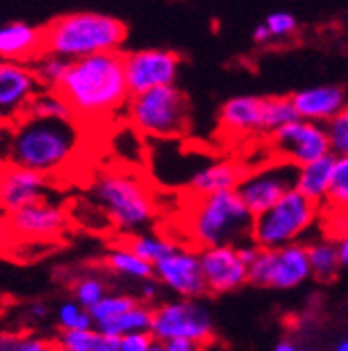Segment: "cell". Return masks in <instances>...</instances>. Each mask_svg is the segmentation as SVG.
Returning <instances> with one entry per match:
<instances>
[{"label": "cell", "mask_w": 348, "mask_h": 351, "mask_svg": "<svg viewBox=\"0 0 348 351\" xmlns=\"http://www.w3.org/2000/svg\"><path fill=\"white\" fill-rule=\"evenodd\" d=\"M161 285L150 278V280H144V282H138V295H134L140 303L144 305H150L155 307L157 303H161Z\"/></svg>", "instance_id": "cell-39"}, {"label": "cell", "mask_w": 348, "mask_h": 351, "mask_svg": "<svg viewBox=\"0 0 348 351\" xmlns=\"http://www.w3.org/2000/svg\"><path fill=\"white\" fill-rule=\"evenodd\" d=\"M109 293V285L103 276L98 274H79L71 282V295L73 301H77L85 310H92V307Z\"/></svg>", "instance_id": "cell-31"}, {"label": "cell", "mask_w": 348, "mask_h": 351, "mask_svg": "<svg viewBox=\"0 0 348 351\" xmlns=\"http://www.w3.org/2000/svg\"><path fill=\"white\" fill-rule=\"evenodd\" d=\"M209 345L192 343V341H169L161 345V351H206Z\"/></svg>", "instance_id": "cell-40"}, {"label": "cell", "mask_w": 348, "mask_h": 351, "mask_svg": "<svg viewBox=\"0 0 348 351\" xmlns=\"http://www.w3.org/2000/svg\"><path fill=\"white\" fill-rule=\"evenodd\" d=\"M152 351H161V345H159V343H157V345H155V347H152Z\"/></svg>", "instance_id": "cell-49"}, {"label": "cell", "mask_w": 348, "mask_h": 351, "mask_svg": "<svg viewBox=\"0 0 348 351\" xmlns=\"http://www.w3.org/2000/svg\"><path fill=\"white\" fill-rule=\"evenodd\" d=\"M180 67L182 59L165 49H142L123 55V73L129 97L163 86H176Z\"/></svg>", "instance_id": "cell-11"}, {"label": "cell", "mask_w": 348, "mask_h": 351, "mask_svg": "<svg viewBox=\"0 0 348 351\" xmlns=\"http://www.w3.org/2000/svg\"><path fill=\"white\" fill-rule=\"evenodd\" d=\"M40 90L31 65L0 59V115L9 121L19 119Z\"/></svg>", "instance_id": "cell-16"}, {"label": "cell", "mask_w": 348, "mask_h": 351, "mask_svg": "<svg viewBox=\"0 0 348 351\" xmlns=\"http://www.w3.org/2000/svg\"><path fill=\"white\" fill-rule=\"evenodd\" d=\"M44 53V32L25 21L0 25V59L31 65Z\"/></svg>", "instance_id": "cell-18"}, {"label": "cell", "mask_w": 348, "mask_h": 351, "mask_svg": "<svg viewBox=\"0 0 348 351\" xmlns=\"http://www.w3.org/2000/svg\"><path fill=\"white\" fill-rule=\"evenodd\" d=\"M11 245V230H9V213L0 209V255Z\"/></svg>", "instance_id": "cell-42"}, {"label": "cell", "mask_w": 348, "mask_h": 351, "mask_svg": "<svg viewBox=\"0 0 348 351\" xmlns=\"http://www.w3.org/2000/svg\"><path fill=\"white\" fill-rule=\"evenodd\" d=\"M325 205L348 215V157H336L332 186Z\"/></svg>", "instance_id": "cell-34"}, {"label": "cell", "mask_w": 348, "mask_h": 351, "mask_svg": "<svg viewBox=\"0 0 348 351\" xmlns=\"http://www.w3.org/2000/svg\"><path fill=\"white\" fill-rule=\"evenodd\" d=\"M23 115H31L38 119H59V121H71L73 119L67 103L61 99V95L57 90H40Z\"/></svg>", "instance_id": "cell-28"}, {"label": "cell", "mask_w": 348, "mask_h": 351, "mask_svg": "<svg viewBox=\"0 0 348 351\" xmlns=\"http://www.w3.org/2000/svg\"><path fill=\"white\" fill-rule=\"evenodd\" d=\"M290 101L298 119L321 123V125H325L334 115H338L346 105V97L338 86L304 88V90L292 95Z\"/></svg>", "instance_id": "cell-19"}, {"label": "cell", "mask_w": 348, "mask_h": 351, "mask_svg": "<svg viewBox=\"0 0 348 351\" xmlns=\"http://www.w3.org/2000/svg\"><path fill=\"white\" fill-rule=\"evenodd\" d=\"M200 268L206 295H226L248 285V266L238 247L200 249Z\"/></svg>", "instance_id": "cell-15"}, {"label": "cell", "mask_w": 348, "mask_h": 351, "mask_svg": "<svg viewBox=\"0 0 348 351\" xmlns=\"http://www.w3.org/2000/svg\"><path fill=\"white\" fill-rule=\"evenodd\" d=\"M157 341L150 332H134L119 339V351H152Z\"/></svg>", "instance_id": "cell-38"}, {"label": "cell", "mask_w": 348, "mask_h": 351, "mask_svg": "<svg viewBox=\"0 0 348 351\" xmlns=\"http://www.w3.org/2000/svg\"><path fill=\"white\" fill-rule=\"evenodd\" d=\"M152 268L155 280L161 285V289L173 293L178 299H200L206 295L200 268V251L188 243H180Z\"/></svg>", "instance_id": "cell-13"}, {"label": "cell", "mask_w": 348, "mask_h": 351, "mask_svg": "<svg viewBox=\"0 0 348 351\" xmlns=\"http://www.w3.org/2000/svg\"><path fill=\"white\" fill-rule=\"evenodd\" d=\"M69 63L67 59H61L57 55H51V53H42L34 63H31V69L42 86V90H57L61 80L65 77L67 69H69Z\"/></svg>", "instance_id": "cell-30"}, {"label": "cell", "mask_w": 348, "mask_h": 351, "mask_svg": "<svg viewBox=\"0 0 348 351\" xmlns=\"http://www.w3.org/2000/svg\"><path fill=\"white\" fill-rule=\"evenodd\" d=\"M294 119H298V117H296L290 97L263 99V132L265 134H271V132L280 130L282 125H286Z\"/></svg>", "instance_id": "cell-33"}, {"label": "cell", "mask_w": 348, "mask_h": 351, "mask_svg": "<svg viewBox=\"0 0 348 351\" xmlns=\"http://www.w3.org/2000/svg\"><path fill=\"white\" fill-rule=\"evenodd\" d=\"M88 199L123 239L150 230L159 219V199L152 184L134 169L105 167L88 184Z\"/></svg>", "instance_id": "cell-3"}, {"label": "cell", "mask_w": 348, "mask_h": 351, "mask_svg": "<svg viewBox=\"0 0 348 351\" xmlns=\"http://www.w3.org/2000/svg\"><path fill=\"white\" fill-rule=\"evenodd\" d=\"M300 351H311V349H300Z\"/></svg>", "instance_id": "cell-50"}, {"label": "cell", "mask_w": 348, "mask_h": 351, "mask_svg": "<svg viewBox=\"0 0 348 351\" xmlns=\"http://www.w3.org/2000/svg\"><path fill=\"white\" fill-rule=\"evenodd\" d=\"M55 351H69V349H65V347H59V345H57V349H55Z\"/></svg>", "instance_id": "cell-48"}, {"label": "cell", "mask_w": 348, "mask_h": 351, "mask_svg": "<svg viewBox=\"0 0 348 351\" xmlns=\"http://www.w3.org/2000/svg\"><path fill=\"white\" fill-rule=\"evenodd\" d=\"M150 322H152V307L138 301L132 310H127L115 320L98 326L96 330H101L103 335L121 339L125 335H134V332H150Z\"/></svg>", "instance_id": "cell-25"}, {"label": "cell", "mask_w": 348, "mask_h": 351, "mask_svg": "<svg viewBox=\"0 0 348 351\" xmlns=\"http://www.w3.org/2000/svg\"><path fill=\"white\" fill-rule=\"evenodd\" d=\"M125 119L144 136L180 138L190 128V105L178 86H163L129 97Z\"/></svg>", "instance_id": "cell-6"}, {"label": "cell", "mask_w": 348, "mask_h": 351, "mask_svg": "<svg viewBox=\"0 0 348 351\" xmlns=\"http://www.w3.org/2000/svg\"><path fill=\"white\" fill-rule=\"evenodd\" d=\"M71 226L69 211L49 197L9 213L11 243H53Z\"/></svg>", "instance_id": "cell-10"}, {"label": "cell", "mask_w": 348, "mask_h": 351, "mask_svg": "<svg viewBox=\"0 0 348 351\" xmlns=\"http://www.w3.org/2000/svg\"><path fill=\"white\" fill-rule=\"evenodd\" d=\"M42 32H44V53L67 61L119 53L127 38V27L121 19L94 11L61 15Z\"/></svg>", "instance_id": "cell-5"}, {"label": "cell", "mask_w": 348, "mask_h": 351, "mask_svg": "<svg viewBox=\"0 0 348 351\" xmlns=\"http://www.w3.org/2000/svg\"><path fill=\"white\" fill-rule=\"evenodd\" d=\"M334 351H348V339H342L338 345H336V349Z\"/></svg>", "instance_id": "cell-47"}, {"label": "cell", "mask_w": 348, "mask_h": 351, "mask_svg": "<svg viewBox=\"0 0 348 351\" xmlns=\"http://www.w3.org/2000/svg\"><path fill=\"white\" fill-rule=\"evenodd\" d=\"M55 320H57L61 332L94 328L90 310H85V307H81V305H79L77 301H73V299H67V301L59 303V307L55 310Z\"/></svg>", "instance_id": "cell-32"}, {"label": "cell", "mask_w": 348, "mask_h": 351, "mask_svg": "<svg viewBox=\"0 0 348 351\" xmlns=\"http://www.w3.org/2000/svg\"><path fill=\"white\" fill-rule=\"evenodd\" d=\"M55 343L69 351H119V339L103 335L96 328L59 332Z\"/></svg>", "instance_id": "cell-27"}, {"label": "cell", "mask_w": 348, "mask_h": 351, "mask_svg": "<svg viewBox=\"0 0 348 351\" xmlns=\"http://www.w3.org/2000/svg\"><path fill=\"white\" fill-rule=\"evenodd\" d=\"M311 276L304 243H294L280 249L256 247L248 263V285L288 291L300 287Z\"/></svg>", "instance_id": "cell-9"}, {"label": "cell", "mask_w": 348, "mask_h": 351, "mask_svg": "<svg viewBox=\"0 0 348 351\" xmlns=\"http://www.w3.org/2000/svg\"><path fill=\"white\" fill-rule=\"evenodd\" d=\"M81 125L59 119H38L21 115L11 123V136L3 163L42 173L55 182L75 163L81 151Z\"/></svg>", "instance_id": "cell-2"}, {"label": "cell", "mask_w": 348, "mask_h": 351, "mask_svg": "<svg viewBox=\"0 0 348 351\" xmlns=\"http://www.w3.org/2000/svg\"><path fill=\"white\" fill-rule=\"evenodd\" d=\"M138 303V299L134 295H125V293H107L92 310H90V316H92V322H94V328L115 320L117 316L125 314L127 310H132V307Z\"/></svg>", "instance_id": "cell-29"}, {"label": "cell", "mask_w": 348, "mask_h": 351, "mask_svg": "<svg viewBox=\"0 0 348 351\" xmlns=\"http://www.w3.org/2000/svg\"><path fill=\"white\" fill-rule=\"evenodd\" d=\"M294 173H296L294 165L276 159L271 165L267 163L263 167L246 171L236 193L242 199L244 207L254 217L258 213H263L265 209H269L288 191L294 189Z\"/></svg>", "instance_id": "cell-14"}, {"label": "cell", "mask_w": 348, "mask_h": 351, "mask_svg": "<svg viewBox=\"0 0 348 351\" xmlns=\"http://www.w3.org/2000/svg\"><path fill=\"white\" fill-rule=\"evenodd\" d=\"M338 249V259H340V266H348V228L342 232V237L336 243Z\"/></svg>", "instance_id": "cell-44"}, {"label": "cell", "mask_w": 348, "mask_h": 351, "mask_svg": "<svg viewBox=\"0 0 348 351\" xmlns=\"http://www.w3.org/2000/svg\"><path fill=\"white\" fill-rule=\"evenodd\" d=\"M246 169L234 161H217L204 167H198L188 178V195L204 197L215 193L236 191L242 182Z\"/></svg>", "instance_id": "cell-20"}, {"label": "cell", "mask_w": 348, "mask_h": 351, "mask_svg": "<svg viewBox=\"0 0 348 351\" xmlns=\"http://www.w3.org/2000/svg\"><path fill=\"white\" fill-rule=\"evenodd\" d=\"M276 351H300V349L294 343H290V341H280L276 345Z\"/></svg>", "instance_id": "cell-46"}, {"label": "cell", "mask_w": 348, "mask_h": 351, "mask_svg": "<svg viewBox=\"0 0 348 351\" xmlns=\"http://www.w3.org/2000/svg\"><path fill=\"white\" fill-rule=\"evenodd\" d=\"M269 145L278 161L300 167L330 155L325 125L294 119L269 134Z\"/></svg>", "instance_id": "cell-12"}, {"label": "cell", "mask_w": 348, "mask_h": 351, "mask_svg": "<svg viewBox=\"0 0 348 351\" xmlns=\"http://www.w3.org/2000/svg\"><path fill=\"white\" fill-rule=\"evenodd\" d=\"M252 40H254L256 44H265V42H269V40H271L269 29L265 27V23H260V25H256V27H254V32H252Z\"/></svg>", "instance_id": "cell-45"}, {"label": "cell", "mask_w": 348, "mask_h": 351, "mask_svg": "<svg viewBox=\"0 0 348 351\" xmlns=\"http://www.w3.org/2000/svg\"><path fill=\"white\" fill-rule=\"evenodd\" d=\"M334 163L336 157L330 153L317 161L304 163L296 167L294 173V191H298L304 199H309L317 207L323 209L327 201V193L332 186V176H334Z\"/></svg>", "instance_id": "cell-22"}, {"label": "cell", "mask_w": 348, "mask_h": 351, "mask_svg": "<svg viewBox=\"0 0 348 351\" xmlns=\"http://www.w3.org/2000/svg\"><path fill=\"white\" fill-rule=\"evenodd\" d=\"M123 243L132 249L138 257H142L146 263H150V266H155V263L165 259L173 249L180 245V241L171 239V237H167V234H163L159 230H152V228L127 237V239H123Z\"/></svg>", "instance_id": "cell-24"}, {"label": "cell", "mask_w": 348, "mask_h": 351, "mask_svg": "<svg viewBox=\"0 0 348 351\" xmlns=\"http://www.w3.org/2000/svg\"><path fill=\"white\" fill-rule=\"evenodd\" d=\"M57 93L67 103L73 119L81 123H101L121 109L129 99L123 73V55L105 53L69 63Z\"/></svg>", "instance_id": "cell-1"}, {"label": "cell", "mask_w": 348, "mask_h": 351, "mask_svg": "<svg viewBox=\"0 0 348 351\" xmlns=\"http://www.w3.org/2000/svg\"><path fill=\"white\" fill-rule=\"evenodd\" d=\"M51 186L53 180L46 176L0 161V209L5 213L46 199Z\"/></svg>", "instance_id": "cell-17"}, {"label": "cell", "mask_w": 348, "mask_h": 351, "mask_svg": "<svg viewBox=\"0 0 348 351\" xmlns=\"http://www.w3.org/2000/svg\"><path fill=\"white\" fill-rule=\"evenodd\" d=\"M265 27L269 29L271 40L273 38H284V36H288V34H292L296 29V19L288 11H276V13L267 15Z\"/></svg>", "instance_id": "cell-37"}, {"label": "cell", "mask_w": 348, "mask_h": 351, "mask_svg": "<svg viewBox=\"0 0 348 351\" xmlns=\"http://www.w3.org/2000/svg\"><path fill=\"white\" fill-rule=\"evenodd\" d=\"M11 123L7 117L0 115V159L5 155V149H7V143H9V136H11Z\"/></svg>", "instance_id": "cell-43"}, {"label": "cell", "mask_w": 348, "mask_h": 351, "mask_svg": "<svg viewBox=\"0 0 348 351\" xmlns=\"http://www.w3.org/2000/svg\"><path fill=\"white\" fill-rule=\"evenodd\" d=\"M186 241L194 249L240 247L250 243L252 215L236 191L190 197L186 205Z\"/></svg>", "instance_id": "cell-4"}, {"label": "cell", "mask_w": 348, "mask_h": 351, "mask_svg": "<svg viewBox=\"0 0 348 351\" xmlns=\"http://www.w3.org/2000/svg\"><path fill=\"white\" fill-rule=\"evenodd\" d=\"M150 335L159 345L169 341L209 345L215 339L213 316L200 299L161 301L152 307Z\"/></svg>", "instance_id": "cell-8"}, {"label": "cell", "mask_w": 348, "mask_h": 351, "mask_svg": "<svg viewBox=\"0 0 348 351\" xmlns=\"http://www.w3.org/2000/svg\"><path fill=\"white\" fill-rule=\"evenodd\" d=\"M103 268L107 272H111L113 276H121V278L136 280V282L155 278V268L150 263H146L142 257H138L123 241H119L105 253Z\"/></svg>", "instance_id": "cell-23"}, {"label": "cell", "mask_w": 348, "mask_h": 351, "mask_svg": "<svg viewBox=\"0 0 348 351\" xmlns=\"http://www.w3.org/2000/svg\"><path fill=\"white\" fill-rule=\"evenodd\" d=\"M307 247V257H309V270L311 276L317 278L319 282H330L336 278L340 259H338V249L336 241H313Z\"/></svg>", "instance_id": "cell-26"}, {"label": "cell", "mask_w": 348, "mask_h": 351, "mask_svg": "<svg viewBox=\"0 0 348 351\" xmlns=\"http://www.w3.org/2000/svg\"><path fill=\"white\" fill-rule=\"evenodd\" d=\"M319 213L321 207L292 189L269 209L254 215L250 243L260 249H280L300 243V239L317 224Z\"/></svg>", "instance_id": "cell-7"}, {"label": "cell", "mask_w": 348, "mask_h": 351, "mask_svg": "<svg viewBox=\"0 0 348 351\" xmlns=\"http://www.w3.org/2000/svg\"><path fill=\"white\" fill-rule=\"evenodd\" d=\"M29 320H36V322H42V320H46L51 318V307L44 303V301H36L27 307V314H25Z\"/></svg>", "instance_id": "cell-41"}, {"label": "cell", "mask_w": 348, "mask_h": 351, "mask_svg": "<svg viewBox=\"0 0 348 351\" xmlns=\"http://www.w3.org/2000/svg\"><path fill=\"white\" fill-rule=\"evenodd\" d=\"M219 123L232 134L263 132V99L244 95L226 101L219 111Z\"/></svg>", "instance_id": "cell-21"}, {"label": "cell", "mask_w": 348, "mask_h": 351, "mask_svg": "<svg viewBox=\"0 0 348 351\" xmlns=\"http://www.w3.org/2000/svg\"><path fill=\"white\" fill-rule=\"evenodd\" d=\"M57 343L38 335L0 332V351H55Z\"/></svg>", "instance_id": "cell-35"}, {"label": "cell", "mask_w": 348, "mask_h": 351, "mask_svg": "<svg viewBox=\"0 0 348 351\" xmlns=\"http://www.w3.org/2000/svg\"><path fill=\"white\" fill-rule=\"evenodd\" d=\"M325 132L330 153L334 157H348V105H344L342 111L325 123Z\"/></svg>", "instance_id": "cell-36"}]
</instances>
